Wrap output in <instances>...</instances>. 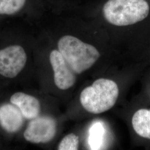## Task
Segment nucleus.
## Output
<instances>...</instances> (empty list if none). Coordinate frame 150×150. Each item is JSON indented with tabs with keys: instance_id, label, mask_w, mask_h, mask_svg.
<instances>
[{
	"instance_id": "nucleus-1",
	"label": "nucleus",
	"mask_w": 150,
	"mask_h": 150,
	"mask_svg": "<svg viewBox=\"0 0 150 150\" xmlns=\"http://www.w3.org/2000/svg\"><path fill=\"white\" fill-rule=\"evenodd\" d=\"M59 52L76 74L88 70L100 56L96 47L71 35L60 38L57 42Z\"/></svg>"
},
{
	"instance_id": "nucleus-2",
	"label": "nucleus",
	"mask_w": 150,
	"mask_h": 150,
	"mask_svg": "<svg viewBox=\"0 0 150 150\" xmlns=\"http://www.w3.org/2000/svg\"><path fill=\"white\" fill-rule=\"evenodd\" d=\"M119 95V88L113 81L99 79L86 87L80 95L81 104L88 112L98 114L113 107Z\"/></svg>"
},
{
	"instance_id": "nucleus-3",
	"label": "nucleus",
	"mask_w": 150,
	"mask_h": 150,
	"mask_svg": "<svg viewBox=\"0 0 150 150\" xmlns=\"http://www.w3.org/2000/svg\"><path fill=\"white\" fill-rule=\"evenodd\" d=\"M102 10L110 23L126 26L144 20L149 15L150 7L146 0H108Z\"/></svg>"
},
{
	"instance_id": "nucleus-4",
	"label": "nucleus",
	"mask_w": 150,
	"mask_h": 150,
	"mask_svg": "<svg viewBox=\"0 0 150 150\" xmlns=\"http://www.w3.org/2000/svg\"><path fill=\"white\" fill-rule=\"evenodd\" d=\"M27 59L26 50L20 45H10L0 49V75L15 77L25 67Z\"/></svg>"
},
{
	"instance_id": "nucleus-5",
	"label": "nucleus",
	"mask_w": 150,
	"mask_h": 150,
	"mask_svg": "<svg viewBox=\"0 0 150 150\" xmlns=\"http://www.w3.org/2000/svg\"><path fill=\"white\" fill-rule=\"evenodd\" d=\"M56 133V121L50 117L42 116L33 118L29 123L23 136L32 143H47L54 139Z\"/></svg>"
},
{
	"instance_id": "nucleus-6",
	"label": "nucleus",
	"mask_w": 150,
	"mask_h": 150,
	"mask_svg": "<svg viewBox=\"0 0 150 150\" xmlns=\"http://www.w3.org/2000/svg\"><path fill=\"white\" fill-rule=\"evenodd\" d=\"M50 61L54 71L56 86L60 90H66L75 85L77 74L59 50H53L51 52Z\"/></svg>"
},
{
	"instance_id": "nucleus-7",
	"label": "nucleus",
	"mask_w": 150,
	"mask_h": 150,
	"mask_svg": "<svg viewBox=\"0 0 150 150\" xmlns=\"http://www.w3.org/2000/svg\"><path fill=\"white\" fill-rule=\"evenodd\" d=\"M37 0H0V18L35 15Z\"/></svg>"
},
{
	"instance_id": "nucleus-8",
	"label": "nucleus",
	"mask_w": 150,
	"mask_h": 150,
	"mask_svg": "<svg viewBox=\"0 0 150 150\" xmlns=\"http://www.w3.org/2000/svg\"><path fill=\"white\" fill-rule=\"evenodd\" d=\"M10 102L18 107L22 115L27 119L37 117L41 111L40 103L38 99L23 92H17L12 95Z\"/></svg>"
},
{
	"instance_id": "nucleus-9",
	"label": "nucleus",
	"mask_w": 150,
	"mask_h": 150,
	"mask_svg": "<svg viewBox=\"0 0 150 150\" xmlns=\"http://www.w3.org/2000/svg\"><path fill=\"white\" fill-rule=\"evenodd\" d=\"M22 114L18 108L11 104H5L0 107V125L9 133L18 131L22 126Z\"/></svg>"
},
{
	"instance_id": "nucleus-10",
	"label": "nucleus",
	"mask_w": 150,
	"mask_h": 150,
	"mask_svg": "<svg viewBox=\"0 0 150 150\" xmlns=\"http://www.w3.org/2000/svg\"><path fill=\"white\" fill-rule=\"evenodd\" d=\"M132 125L139 136L150 139V109L141 108L137 110L132 118Z\"/></svg>"
},
{
	"instance_id": "nucleus-11",
	"label": "nucleus",
	"mask_w": 150,
	"mask_h": 150,
	"mask_svg": "<svg viewBox=\"0 0 150 150\" xmlns=\"http://www.w3.org/2000/svg\"><path fill=\"white\" fill-rule=\"evenodd\" d=\"M105 129L100 123H95L90 131L88 142L92 150L100 149L102 145Z\"/></svg>"
},
{
	"instance_id": "nucleus-12",
	"label": "nucleus",
	"mask_w": 150,
	"mask_h": 150,
	"mask_svg": "<svg viewBox=\"0 0 150 150\" xmlns=\"http://www.w3.org/2000/svg\"><path fill=\"white\" fill-rule=\"evenodd\" d=\"M79 145V137L74 134L66 135L59 143V150H77Z\"/></svg>"
}]
</instances>
